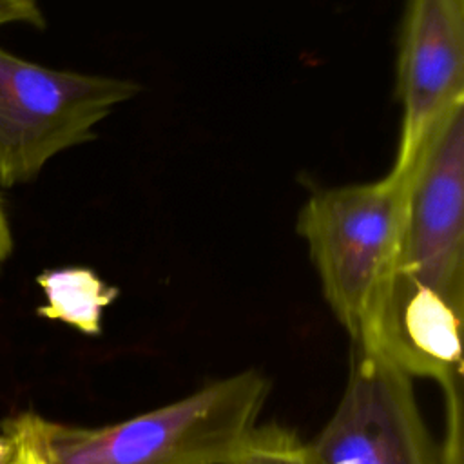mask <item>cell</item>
I'll list each match as a JSON object with an SVG mask.
<instances>
[{"label":"cell","instance_id":"cell-2","mask_svg":"<svg viewBox=\"0 0 464 464\" xmlns=\"http://www.w3.org/2000/svg\"><path fill=\"white\" fill-rule=\"evenodd\" d=\"M404 192L406 174L390 169L373 181L321 188L299 208L295 232L352 341L399 272Z\"/></svg>","mask_w":464,"mask_h":464},{"label":"cell","instance_id":"cell-10","mask_svg":"<svg viewBox=\"0 0 464 464\" xmlns=\"http://www.w3.org/2000/svg\"><path fill=\"white\" fill-rule=\"evenodd\" d=\"M7 24H25L44 29L45 14L40 0H0V27Z\"/></svg>","mask_w":464,"mask_h":464},{"label":"cell","instance_id":"cell-9","mask_svg":"<svg viewBox=\"0 0 464 464\" xmlns=\"http://www.w3.org/2000/svg\"><path fill=\"white\" fill-rule=\"evenodd\" d=\"M227 464H308L299 437L279 424L254 426Z\"/></svg>","mask_w":464,"mask_h":464},{"label":"cell","instance_id":"cell-12","mask_svg":"<svg viewBox=\"0 0 464 464\" xmlns=\"http://www.w3.org/2000/svg\"><path fill=\"white\" fill-rule=\"evenodd\" d=\"M13 252V234L11 225L4 208V203L0 199V263L5 261Z\"/></svg>","mask_w":464,"mask_h":464},{"label":"cell","instance_id":"cell-3","mask_svg":"<svg viewBox=\"0 0 464 464\" xmlns=\"http://www.w3.org/2000/svg\"><path fill=\"white\" fill-rule=\"evenodd\" d=\"M464 415H446L437 442L417 404L411 377L353 341L346 388L328 422L304 444L308 464H464Z\"/></svg>","mask_w":464,"mask_h":464},{"label":"cell","instance_id":"cell-13","mask_svg":"<svg viewBox=\"0 0 464 464\" xmlns=\"http://www.w3.org/2000/svg\"><path fill=\"white\" fill-rule=\"evenodd\" d=\"M14 453V439L0 433V464H7Z\"/></svg>","mask_w":464,"mask_h":464},{"label":"cell","instance_id":"cell-4","mask_svg":"<svg viewBox=\"0 0 464 464\" xmlns=\"http://www.w3.org/2000/svg\"><path fill=\"white\" fill-rule=\"evenodd\" d=\"M140 83L45 67L0 47V188L29 183L56 154L94 140L96 125Z\"/></svg>","mask_w":464,"mask_h":464},{"label":"cell","instance_id":"cell-8","mask_svg":"<svg viewBox=\"0 0 464 464\" xmlns=\"http://www.w3.org/2000/svg\"><path fill=\"white\" fill-rule=\"evenodd\" d=\"M45 303L36 314L74 326L85 335L102 332L103 310L118 297L120 290L107 285L87 266L49 268L36 276Z\"/></svg>","mask_w":464,"mask_h":464},{"label":"cell","instance_id":"cell-7","mask_svg":"<svg viewBox=\"0 0 464 464\" xmlns=\"http://www.w3.org/2000/svg\"><path fill=\"white\" fill-rule=\"evenodd\" d=\"M462 312L397 272L353 341L377 350L410 377L433 379L448 392L462 386Z\"/></svg>","mask_w":464,"mask_h":464},{"label":"cell","instance_id":"cell-11","mask_svg":"<svg viewBox=\"0 0 464 464\" xmlns=\"http://www.w3.org/2000/svg\"><path fill=\"white\" fill-rule=\"evenodd\" d=\"M11 439H14V453L7 464H44V460L36 455V451L27 442H24L18 437H11Z\"/></svg>","mask_w":464,"mask_h":464},{"label":"cell","instance_id":"cell-6","mask_svg":"<svg viewBox=\"0 0 464 464\" xmlns=\"http://www.w3.org/2000/svg\"><path fill=\"white\" fill-rule=\"evenodd\" d=\"M395 94L401 130L392 169L404 170L440 118L464 102V0H408Z\"/></svg>","mask_w":464,"mask_h":464},{"label":"cell","instance_id":"cell-5","mask_svg":"<svg viewBox=\"0 0 464 464\" xmlns=\"http://www.w3.org/2000/svg\"><path fill=\"white\" fill-rule=\"evenodd\" d=\"M397 172L406 174L399 274L464 310V102Z\"/></svg>","mask_w":464,"mask_h":464},{"label":"cell","instance_id":"cell-1","mask_svg":"<svg viewBox=\"0 0 464 464\" xmlns=\"http://www.w3.org/2000/svg\"><path fill=\"white\" fill-rule=\"evenodd\" d=\"M270 390L243 370L127 420L83 428L25 411L2 433L27 442L44 464H227L254 430Z\"/></svg>","mask_w":464,"mask_h":464}]
</instances>
